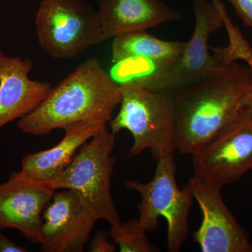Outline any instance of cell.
I'll list each match as a JSON object with an SVG mask.
<instances>
[{"label": "cell", "instance_id": "2", "mask_svg": "<svg viewBox=\"0 0 252 252\" xmlns=\"http://www.w3.org/2000/svg\"><path fill=\"white\" fill-rule=\"evenodd\" d=\"M122 101L120 86L97 58L81 63L34 111L17 123L23 133L42 136L81 122L108 124Z\"/></svg>", "mask_w": 252, "mask_h": 252}, {"label": "cell", "instance_id": "17", "mask_svg": "<svg viewBox=\"0 0 252 252\" xmlns=\"http://www.w3.org/2000/svg\"><path fill=\"white\" fill-rule=\"evenodd\" d=\"M234 8L245 27L252 28V0H227Z\"/></svg>", "mask_w": 252, "mask_h": 252}, {"label": "cell", "instance_id": "18", "mask_svg": "<svg viewBox=\"0 0 252 252\" xmlns=\"http://www.w3.org/2000/svg\"><path fill=\"white\" fill-rule=\"evenodd\" d=\"M116 245L109 241L108 235L105 232L99 230L91 240L89 247L91 252H113L115 250Z\"/></svg>", "mask_w": 252, "mask_h": 252}, {"label": "cell", "instance_id": "8", "mask_svg": "<svg viewBox=\"0 0 252 252\" xmlns=\"http://www.w3.org/2000/svg\"><path fill=\"white\" fill-rule=\"evenodd\" d=\"M192 156L195 175L222 188L252 169V114L242 109Z\"/></svg>", "mask_w": 252, "mask_h": 252}, {"label": "cell", "instance_id": "14", "mask_svg": "<svg viewBox=\"0 0 252 252\" xmlns=\"http://www.w3.org/2000/svg\"><path fill=\"white\" fill-rule=\"evenodd\" d=\"M104 41L131 32L182 21L180 11L160 0H97Z\"/></svg>", "mask_w": 252, "mask_h": 252}, {"label": "cell", "instance_id": "7", "mask_svg": "<svg viewBox=\"0 0 252 252\" xmlns=\"http://www.w3.org/2000/svg\"><path fill=\"white\" fill-rule=\"evenodd\" d=\"M35 26L41 47L54 59H74L103 42L97 11L86 0H43Z\"/></svg>", "mask_w": 252, "mask_h": 252}, {"label": "cell", "instance_id": "3", "mask_svg": "<svg viewBox=\"0 0 252 252\" xmlns=\"http://www.w3.org/2000/svg\"><path fill=\"white\" fill-rule=\"evenodd\" d=\"M195 26L180 58L170 67L150 73L137 80L151 91H173L203 80L220 68L236 62L238 55L229 46L212 48L209 37L225 24L228 17L220 0H193Z\"/></svg>", "mask_w": 252, "mask_h": 252}, {"label": "cell", "instance_id": "11", "mask_svg": "<svg viewBox=\"0 0 252 252\" xmlns=\"http://www.w3.org/2000/svg\"><path fill=\"white\" fill-rule=\"evenodd\" d=\"M56 189L49 182L14 172L0 185V230H18L31 243H40L42 214Z\"/></svg>", "mask_w": 252, "mask_h": 252}, {"label": "cell", "instance_id": "12", "mask_svg": "<svg viewBox=\"0 0 252 252\" xmlns=\"http://www.w3.org/2000/svg\"><path fill=\"white\" fill-rule=\"evenodd\" d=\"M186 44L162 40L146 31L116 36L112 43V61L117 64L115 72L124 82L166 69L180 58Z\"/></svg>", "mask_w": 252, "mask_h": 252}, {"label": "cell", "instance_id": "20", "mask_svg": "<svg viewBox=\"0 0 252 252\" xmlns=\"http://www.w3.org/2000/svg\"><path fill=\"white\" fill-rule=\"evenodd\" d=\"M248 66L250 67V70H251L252 77V61L248 63ZM245 108L248 109L252 114V82L251 88H250V90L249 91L248 97H247L246 104H245Z\"/></svg>", "mask_w": 252, "mask_h": 252}, {"label": "cell", "instance_id": "9", "mask_svg": "<svg viewBox=\"0 0 252 252\" xmlns=\"http://www.w3.org/2000/svg\"><path fill=\"white\" fill-rule=\"evenodd\" d=\"M188 183L203 214L193 234L203 252H252L246 230L223 203L220 187L194 175Z\"/></svg>", "mask_w": 252, "mask_h": 252}, {"label": "cell", "instance_id": "15", "mask_svg": "<svg viewBox=\"0 0 252 252\" xmlns=\"http://www.w3.org/2000/svg\"><path fill=\"white\" fill-rule=\"evenodd\" d=\"M107 126L104 122H87L67 127L62 140L54 147L25 156L21 171L34 180L51 182L67 168L78 150Z\"/></svg>", "mask_w": 252, "mask_h": 252}, {"label": "cell", "instance_id": "19", "mask_svg": "<svg viewBox=\"0 0 252 252\" xmlns=\"http://www.w3.org/2000/svg\"><path fill=\"white\" fill-rule=\"evenodd\" d=\"M26 248L11 241L5 235L0 233V252H27Z\"/></svg>", "mask_w": 252, "mask_h": 252}, {"label": "cell", "instance_id": "6", "mask_svg": "<svg viewBox=\"0 0 252 252\" xmlns=\"http://www.w3.org/2000/svg\"><path fill=\"white\" fill-rule=\"evenodd\" d=\"M177 164L175 155L157 160L153 179L148 183L129 180V190L140 194L139 223L147 231L158 228V220L163 217L167 223V245L169 252H179L188 236L189 215L194 199L190 185L180 189L176 181Z\"/></svg>", "mask_w": 252, "mask_h": 252}, {"label": "cell", "instance_id": "5", "mask_svg": "<svg viewBox=\"0 0 252 252\" xmlns=\"http://www.w3.org/2000/svg\"><path fill=\"white\" fill-rule=\"evenodd\" d=\"M115 136L106 127L81 147L61 175L49 182L56 190L75 191L97 220H107L111 226L122 223L110 189Z\"/></svg>", "mask_w": 252, "mask_h": 252}, {"label": "cell", "instance_id": "10", "mask_svg": "<svg viewBox=\"0 0 252 252\" xmlns=\"http://www.w3.org/2000/svg\"><path fill=\"white\" fill-rule=\"evenodd\" d=\"M96 220L75 191L65 189L55 192L42 214L41 252H84Z\"/></svg>", "mask_w": 252, "mask_h": 252}, {"label": "cell", "instance_id": "4", "mask_svg": "<svg viewBox=\"0 0 252 252\" xmlns=\"http://www.w3.org/2000/svg\"><path fill=\"white\" fill-rule=\"evenodd\" d=\"M119 86L120 109L109 124L113 133L125 129L132 134L134 142L129 157L146 149L157 160L174 155L177 149L172 91H149L131 80Z\"/></svg>", "mask_w": 252, "mask_h": 252}, {"label": "cell", "instance_id": "16", "mask_svg": "<svg viewBox=\"0 0 252 252\" xmlns=\"http://www.w3.org/2000/svg\"><path fill=\"white\" fill-rule=\"evenodd\" d=\"M109 235L116 246L119 245L121 252H158L149 243L147 230L139 223L138 219L111 226Z\"/></svg>", "mask_w": 252, "mask_h": 252}, {"label": "cell", "instance_id": "13", "mask_svg": "<svg viewBox=\"0 0 252 252\" xmlns=\"http://www.w3.org/2000/svg\"><path fill=\"white\" fill-rule=\"evenodd\" d=\"M32 67L31 60L0 51V132L34 111L52 89L49 82L29 77Z\"/></svg>", "mask_w": 252, "mask_h": 252}, {"label": "cell", "instance_id": "1", "mask_svg": "<svg viewBox=\"0 0 252 252\" xmlns=\"http://www.w3.org/2000/svg\"><path fill=\"white\" fill-rule=\"evenodd\" d=\"M250 67L234 62L203 80L172 91L176 149L193 155L245 108Z\"/></svg>", "mask_w": 252, "mask_h": 252}]
</instances>
